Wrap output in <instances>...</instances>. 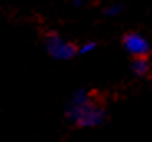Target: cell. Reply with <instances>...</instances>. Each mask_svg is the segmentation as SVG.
Instances as JSON below:
<instances>
[{
  "instance_id": "3",
  "label": "cell",
  "mask_w": 152,
  "mask_h": 142,
  "mask_svg": "<svg viewBox=\"0 0 152 142\" xmlns=\"http://www.w3.org/2000/svg\"><path fill=\"white\" fill-rule=\"evenodd\" d=\"M122 46L124 50L131 55L132 58L136 56H147L151 53V43L142 36L141 33H126L122 38Z\"/></svg>"
},
{
  "instance_id": "7",
  "label": "cell",
  "mask_w": 152,
  "mask_h": 142,
  "mask_svg": "<svg viewBox=\"0 0 152 142\" xmlns=\"http://www.w3.org/2000/svg\"><path fill=\"white\" fill-rule=\"evenodd\" d=\"M73 5L75 7H81V5H84V0H73Z\"/></svg>"
},
{
  "instance_id": "5",
  "label": "cell",
  "mask_w": 152,
  "mask_h": 142,
  "mask_svg": "<svg viewBox=\"0 0 152 142\" xmlns=\"http://www.w3.org/2000/svg\"><path fill=\"white\" fill-rule=\"evenodd\" d=\"M121 12H122L121 4H113V5L104 8L103 13H104V17H118V15H121Z\"/></svg>"
},
{
  "instance_id": "4",
  "label": "cell",
  "mask_w": 152,
  "mask_h": 142,
  "mask_svg": "<svg viewBox=\"0 0 152 142\" xmlns=\"http://www.w3.org/2000/svg\"><path fill=\"white\" fill-rule=\"evenodd\" d=\"M131 69H132V73L139 78H144L147 76L149 69H151V65H149V60L147 56H136L131 63Z\"/></svg>"
},
{
  "instance_id": "1",
  "label": "cell",
  "mask_w": 152,
  "mask_h": 142,
  "mask_svg": "<svg viewBox=\"0 0 152 142\" xmlns=\"http://www.w3.org/2000/svg\"><path fill=\"white\" fill-rule=\"evenodd\" d=\"M65 117L75 127H99L106 122L107 114L101 104L94 103L86 88H78L66 104Z\"/></svg>"
},
{
  "instance_id": "2",
  "label": "cell",
  "mask_w": 152,
  "mask_h": 142,
  "mask_svg": "<svg viewBox=\"0 0 152 142\" xmlns=\"http://www.w3.org/2000/svg\"><path fill=\"white\" fill-rule=\"evenodd\" d=\"M45 48H46V53L53 60H58V61H69L76 55H80V51H78L80 48L75 43L65 40L60 33H55V31L46 33Z\"/></svg>"
},
{
  "instance_id": "6",
  "label": "cell",
  "mask_w": 152,
  "mask_h": 142,
  "mask_svg": "<svg viewBox=\"0 0 152 142\" xmlns=\"http://www.w3.org/2000/svg\"><path fill=\"white\" fill-rule=\"evenodd\" d=\"M96 48H98V43L96 42H86L80 46L78 51H80V55H88V53H91V51H94Z\"/></svg>"
}]
</instances>
